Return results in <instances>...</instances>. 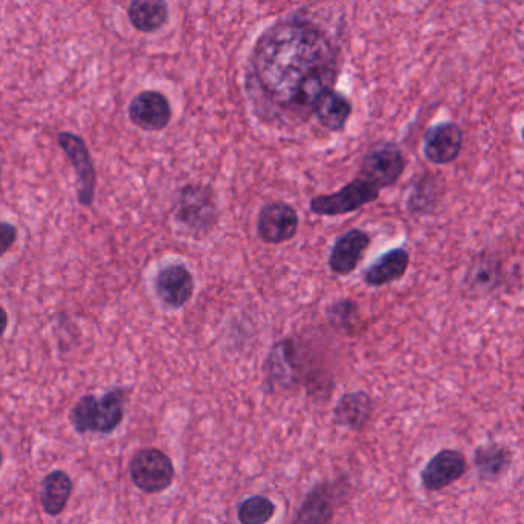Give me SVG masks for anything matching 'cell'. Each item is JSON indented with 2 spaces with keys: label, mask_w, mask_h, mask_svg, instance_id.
<instances>
[{
  "label": "cell",
  "mask_w": 524,
  "mask_h": 524,
  "mask_svg": "<svg viewBox=\"0 0 524 524\" xmlns=\"http://www.w3.org/2000/svg\"><path fill=\"white\" fill-rule=\"evenodd\" d=\"M411 265V254L405 248H392L372 262L363 272V282L371 288H382L406 276Z\"/></svg>",
  "instance_id": "obj_15"
},
{
  "label": "cell",
  "mask_w": 524,
  "mask_h": 524,
  "mask_svg": "<svg viewBox=\"0 0 524 524\" xmlns=\"http://www.w3.org/2000/svg\"><path fill=\"white\" fill-rule=\"evenodd\" d=\"M380 193L382 191L377 190L368 180L357 176L335 193L312 197L309 209L316 216H345V214L355 213L363 206L375 202L379 199Z\"/></svg>",
  "instance_id": "obj_4"
},
{
  "label": "cell",
  "mask_w": 524,
  "mask_h": 524,
  "mask_svg": "<svg viewBox=\"0 0 524 524\" xmlns=\"http://www.w3.org/2000/svg\"><path fill=\"white\" fill-rule=\"evenodd\" d=\"M276 515V505L263 495H254L242 501L237 509L240 524H268Z\"/></svg>",
  "instance_id": "obj_23"
},
{
  "label": "cell",
  "mask_w": 524,
  "mask_h": 524,
  "mask_svg": "<svg viewBox=\"0 0 524 524\" xmlns=\"http://www.w3.org/2000/svg\"><path fill=\"white\" fill-rule=\"evenodd\" d=\"M463 143L465 134L458 123H435L423 136V156L434 165H449L460 156Z\"/></svg>",
  "instance_id": "obj_11"
},
{
  "label": "cell",
  "mask_w": 524,
  "mask_h": 524,
  "mask_svg": "<svg viewBox=\"0 0 524 524\" xmlns=\"http://www.w3.org/2000/svg\"><path fill=\"white\" fill-rule=\"evenodd\" d=\"M296 208L283 200H271L257 214V237L265 245H283L296 237L299 231Z\"/></svg>",
  "instance_id": "obj_8"
},
{
  "label": "cell",
  "mask_w": 524,
  "mask_h": 524,
  "mask_svg": "<svg viewBox=\"0 0 524 524\" xmlns=\"http://www.w3.org/2000/svg\"><path fill=\"white\" fill-rule=\"evenodd\" d=\"M173 217L185 236L203 240L219 225L220 211L213 186L188 183L177 191Z\"/></svg>",
  "instance_id": "obj_2"
},
{
  "label": "cell",
  "mask_w": 524,
  "mask_h": 524,
  "mask_svg": "<svg viewBox=\"0 0 524 524\" xmlns=\"http://www.w3.org/2000/svg\"><path fill=\"white\" fill-rule=\"evenodd\" d=\"M17 234H19V231H17V228L13 223L7 222V220L0 223V246H2V257H4L5 254L16 245Z\"/></svg>",
  "instance_id": "obj_26"
},
{
  "label": "cell",
  "mask_w": 524,
  "mask_h": 524,
  "mask_svg": "<svg viewBox=\"0 0 524 524\" xmlns=\"http://www.w3.org/2000/svg\"><path fill=\"white\" fill-rule=\"evenodd\" d=\"M466 469L465 455L454 449H445L434 455L426 465L422 472L423 486L431 492L442 491L463 477Z\"/></svg>",
  "instance_id": "obj_13"
},
{
  "label": "cell",
  "mask_w": 524,
  "mask_h": 524,
  "mask_svg": "<svg viewBox=\"0 0 524 524\" xmlns=\"http://www.w3.org/2000/svg\"><path fill=\"white\" fill-rule=\"evenodd\" d=\"M127 17L134 30L153 34L168 24L170 8L159 0H134L128 5Z\"/></svg>",
  "instance_id": "obj_17"
},
{
  "label": "cell",
  "mask_w": 524,
  "mask_h": 524,
  "mask_svg": "<svg viewBox=\"0 0 524 524\" xmlns=\"http://www.w3.org/2000/svg\"><path fill=\"white\" fill-rule=\"evenodd\" d=\"M266 379L269 388L289 389L299 382V363H297V349L292 340H280L274 345L266 362Z\"/></svg>",
  "instance_id": "obj_14"
},
{
  "label": "cell",
  "mask_w": 524,
  "mask_h": 524,
  "mask_svg": "<svg viewBox=\"0 0 524 524\" xmlns=\"http://www.w3.org/2000/svg\"><path fill=\"white\" fill-rule=\"evenodd\" d=\"M154 292L157 299L168 308L180 309L193 299L196 280L188 266L171 262L159 268L154 276Z\"/></svg>",
  "instance_id": "obj_10"
},
{
  "label": "cell",
  "mask_w": 524,
  "mask_h": 524,
  "mask_svg": "<svg viewBox=\"0 0 524 524\" xmlns=\"http://www.w3.org/2000/svg\"><path fill=\"white\" fill-rule=\"evenodd\" d=\"M130 474L136 488L154 495L170 489L176 469L165 452L157 448H143L131 458Z\"/></svg>",
  "instance_id": "obj_5"
},
{
  "label": "cell",
  "mask_w": 524,
  "mask_h": 524,
  "mask_svg": "<svg viewBox=\"0 0 524 524\" xmlns=\"http://www.w3.org/2000/svg\"><path fill=\"white\" fill-rule=\"evenodd\" d=\"M334 489L329 483L314 486L306 495L292 524H329L334 517Z\"/></svg>",
  "instance_id": "obj_16"
},
{
  "label": "cell",
  "mask_w": 524,
  "mask_h": 524,
  "mask_svg": "<svg viewBox=\"0 0 524 524\" xmlns=\"http://www.w3.org/2000/svg\"><path fill=\"white\" fill-rule=\"evenodd\" d=\"M369 246H371V236L366 231L359 228L349 229L335 240L329 254V269L335 276H349L359 268Z\"/></svg>",
  "instance_id": "obj_12"
},
{
  "label": "cell",
  "mask_w": 524,
  "mask_h": 524,
  "mask_svg": "<svg viewBox=\"0 0 524 524\" xmlns=\"http://www.w3.org/2000/svg\"><path fill=\"white\" fill-rule=\"evenodd\" d=\"M342 51L308 14L294 11L266 27L246 60L245 94L254 116L276 131L299 130L335 90Z\"/></svg>",
  "instance_id": "obj_1"
},
{
  "label": "cell",
  "mask_w": 524,
  "mask_h": 524,
  "mask_svg": "<svg viewBox=\"0 0 524 524\" xmlns=\"http://www.w3.org/2000/svg\"><path fill=\"white\" fill-rule=\"evenodd\" d=\"M328 319L334 328L351 334L355 323L359 322V305L349 299L339 300L332 303L328 308Z\"/></svg>",
  "instance_id": "obj_25"
},
{
  "label": "cell",
  "mask_w": 524,
  "mask_h": 524,
  "mask_svg": "<svg viewBox=\"0 0 524 524\" xmlns=\"http://www.w3.org/2000/svg\"><path fill=\"white\" fill-rule=\"evenodd\" d=\"M501 263L495 257L483 253L472 260L471 268L466 272L465 283L472 291H494L500 285Z\"/></svg>",
  "instance_id": "obj_22"
},
{
  "label": "cell",
  "mask_w": 524,
  "mask_h": 524,
  "mask_svg": "<svg viewBox=\"0 0 524 524\" xmlns=\"http://www.w3.org/2000/svg\"><path fill=\"white\" fill-rule=\"evenodd\" d=\"M128 119L139 130L159 133L173 120V107L170 99L160 91L143 90L128 105Z\"/></svg>",
  "instance_id": "obj_9"
},
{
  "label": "cell",
  "mask_w": 524,
  "mask_h": 524,
  "mask_svg": "<svg viewBox=\"0 0 524 524\" xmlns=\"http://www.w3.org/2000/svg\"><path fill=\"white\" fill-rule=\"evenodd\" d=\"M521 137H523V142H524V125H523V130H521Z\"/></svg>",
  "instance_id": "obj_27"
},
{
  "label": "cell",
  "mask_w": 524,
  "mask_h": 524,
  "mask_svg": "<svg viewBox=\"0 0 524 524\" xmlns=\"http://www.w3.org/2000/svg\"><path fill=\"white\" fill-rule=\"evenodd\" d=\"M435 190H437V183L429 180L428 177H425L423 182L417 183L406 200L409 213L418 214V216L434 213L438 200Z\"/></svg>",
  "instance_id": "obj_24"
},
{
  "label": "cell",
  "mask_w": 524,
  "mask_h": 524,
  "mask_svg": "<svg viewBox=\"0 0 524 524\" xmlns=\"http://www.w3.org/2000/svg\"><path fill=\"white\" fill-rule=\"evenodd\" d=\"M406 156L395 143H382L372 148L360 163L359 176L383 191L391 188L405 173Z\"/></svg>",
  "instance_id": "obj_7"
},
{
  "label": "cell",
  "mask_w": 524,
  "mask_h": 524,
  "mask_svg": "<svg viewBox=\"0 0 524 524\" xmlns=\"http://www.w3.org/2000/svg\"><path fill=\"white\" fill-rule=\"evenodd\" d=\"M128 389L117 388L102 397L83 395L71 409L70 420L77 434H113L125 417Z\"/></svg>",
  "instance_id": "obj_3"
},
{
  "label": "cell",
  "mask_w": 524,
  "mask_h": 524,
  "mask_svg": "<svg viewBox=\"0 0 524 524\" xmlns=\"http://www.w3.org/2000/svg\"><path fill=\"white\" fill-rule=\"evenodd\" d=\"M352 116V103L345 94L334 90L320 102L316 117L320 127L329 133H342Z\"/></svg>",
  "instance_id": "obj_20"
},
{
  "label": "cell",
  "mask_w": 524,
  "mask_h": 524,
  "mask_svg": "<svg viewBox=\"0 0 524 524\" xmlns=\"http://www.w3.org/2000/svg\"><path fill=\"white\" fill-rule=\"evenodd\" d=\"M62 153L67 156L76 176L77 200L82 206H91L96 200L97 173L87 142L79 134L62 131L57 136Z\"/></svg>",
  "instance_id": "obj_6"
},
{
  "label": "cell",
  "mask_w": 524,
  "mask_h": 524,
  "mask_svg": "<svg viewBox=\"0 0 524 524\" xmlns=\"http://www.w3.org/2000/svg\"><path fill=\"white\" fill-rule=\"evenodd\" d=\"M475 468L483 481H497L508 472L512 463V452L506 446H480L474 454Z\"/></svg>",
  "instance_id": "obj_21"
},
{
  "label": "cell",
  "mask_w": 524,
  "mask_h": 524,
  "mask_svg": "<svg viewBox=\"0 0 524 524\" xmlns=\"http://www.w3.org/2000/svg\"><path fill=\"white\" fill-rule=\"evenodd\" d=\"M73 494V480L65 471H53L42 480L40 503L50 517H57L67 508Z\"/></svg>",
  "instance_id": "obj_18"
},
{
  "label": "cell",
  "mask_w": 524,
  "mask_h": 524,
  "mask_svg": "<svg viewBox=\"0 0 524 524\" xmlns=\"http://www.w3.org/2000/svg\"><path fill=\"white\" fill-rule=\"evenodd\" d=\"M372 408L374 405L366 392H351L343 395L335 406V420L352 431H362L368 425Z\"/></svg>",
  "instance_id": "obj_19"
}]
</instances>
